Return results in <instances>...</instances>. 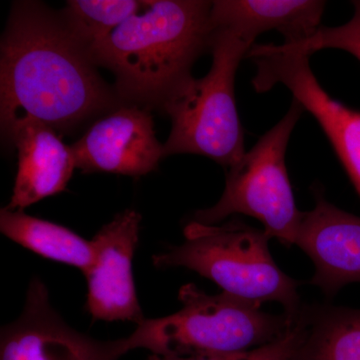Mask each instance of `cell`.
I'll return each instance as SVG.
<instances>
[{
  "label": "cell",
  "instance_id": "cell-1",
  "mask_svg": "<svg viewBox=\"0 0 360 360\" xmlns=\"http://www.w3.org/2000/svg\"><path fill=\"white\" fill-rule=\"evenodd\" d=\"M96 68L59 13L14 2L0 44L2 134L28 120L60 134L115 110L122 103Z\"/></svg>",
  "mask_w": 360,
  "mask_h": 360
},
{
  "label": "cell",
  "instance_id": "cell-2",
  "mask_svg": "<svg viewBox=\"0 0 360 360\" xmlns=\"http://www.w3.org/2000/svg\"><path fill=\"white\" fill-rule=\"evenodd\" d=\"M212 1L153 0L123 22L89 54L115 77L122 103L161 108L191 77V68L210 49Z\"/></svg>",
  "mask_w": 360,
  "mask_h": 360
},
{
  "label": "cell",
  "instance_id": "cell-3",
  "mask_svg": "<svg viewBox=\"0 0 360 360\" xmlns=\"http://www.w3.org/2000/svg\"><path fill=\"white\" fill-rule=\"evenodd\" d=\"M181 309L146 319L127 338L129 350L155 355L238 354L274 342L290 330L295 315L262 310V303L222 292L210 295L193 283L179 290Z\"/></svg>",
  "mask_w": 360,
  "mask_h": 360
},
{
  "label": "cell",
  "instance_id": "cell-4",
  "mask_svg": "<svg viewBox=\"0 0 360 360\" xmlns=\"http://www.w3.org/2000/svg\"><path fill=\"white\" fill-rule=\"evenodd\" d=\"M252 46L229 30H213L210 72L201 78H187L161 105L172 120L169 136L163 144L165 158L202 155L229 169L245 155L234 80L239 63Z\"/></svg>",
  "mask_w": 360,
  "mask_h": 360
},
{
  "label": "cell",
  "instance_id": "cell-5",
  "mask_svg": "<svg viewBox=\"0 0 360 360\" xmlns=\"http://www.w3.org/2000/svg\"><path fill=\"white\" fill-rule=\"evenodd\" d=\"M186 240L153 257L158 269L186 267L210 279L227 295L253 302H278L286 314L302 309L298 283L277 266L264 231L233 219L222 225L191 221Z\"/></svg>",
  "mask_w": 360,
  "mask_h": 360
},
{
  "label": "cell",
  "instance_id": "cell-6",
  "mask_svg": "<svg viewBox=\"0 0 360 360\" xmlns=\"http://www.w3.org/2000/svg\"><path fill=\"white\" fill-rule=\"evenodd\" d=\"M304 108L293 98L290 110L238 162L227 170L226 184L217 205L198 210L194 221L217 225L233 214L262 222L270 238L295 245L302 212L296 207L285 155Z\"/></svg>",
  "mask_w": 360,
  "mask_h": 360
},
{
  "label": "cell",
  "instance_id": "cell-7",
  "mask_svg": "<svg viewBox=\"0 0 360 360\" xmlns=\"http://www.w3.org/2000/svg\"><path fill=\"white\" fill-rule=\"evenodd\" d=\"M246 58L257 66L253 78L259 94L283 84L309 111L333 144L360 198V110L333 98L316 79L309 56L290 45H253Z\"/></svg>",
  "mask_w": 360,
  "mask_h": 360
},
{
  "label": "cell",
  "instance_id": "cell-8",
  "mask_svg": "<svg viewBox=\"0 0 360 360\" xmlns=\"http://www.w3.org/2000/svg\"><path fill=\"white\" fill-rule=\"evenodd\" d=\"M129 352L125 338L96 340L68 326L39 279L30 283L22 314L2 328L0 340V360H120Z\"/></svg>",
  "mask_w": 360,
  "mask_h": 360
},
{
  "label": "cell",
  "instance_id": "cell-9",
  "mask_svg": "<svg viewBox=\"0 0 360 360\" xmlns=\"http://www.w3.org/2000/svg\"><path fill=\"white\" fill-rule=\"evenodd\" d=\"M70 148L85 174L141 176L155 172L165 158L149 110L129 103L97 118Z\"/></svg>",
  "mask_w": 360,
  "mask_h": 360
},
{
  "label": "cell",
  "instance_id": "cell-10",
  "mask_svg": "<svg viewBox=\"0 0 360 360\" xmlns=\"http://www.w3.org/2000/svg\"><path fill=\"white\" fill-rule=\"evenodd\" d=\"M141 222L139 212L124 210L91 240L94 262L85 276L89 283L86 307L94 319L137 324L144 319L132 271Z\"/></svg>",
  "mask_w": 360,
  "mask_h": 360
},
{
  "label": "cell",
  "instance_id": "cell-11",
  "mask_svg": "<svg viewBox=\"0 0 360 360\" xmlns=\"http://www.w3.org/2000/svg\"><path fill=\"white\" fill-rule=\"evenodd\" d=\"M314 196V210L302 212L295 245L314 262L310 283L333 297L360 283V217L331 205L317 189Z\"/></svg>",
  "mask_w": 360,
  "mask_h": 360
},
{
  "label": "cell",
  "instance_id": "cell-12",
  "mask_svg": "<svg viewBox=\"0 0 360 360\" xmlns=\"http://www.w3.org/2000/svg\"><path fill=\"white\" fill-rule=\"evenodd\" d=\"M18 151V174L6 206L23 210L65 191L77 168L70 146L58 132L37 122H21L8 135Z\"/></svg>",
  "mask_w": 360,
  "mask_h": 360
},
{
  "label": "cell",
  "instance_id": "cell-13",
  "mask_svg": "<svg viewBox=\"0 0 360 360\" xmlns=\"http://www.w3.org/2000/svg\"><path fill=\"white\" fill-rule=\"evenodd\" d=\"M326 2L319 0H217L212 1V30L236 33L255 45L262 33L276 30L284 44H298L314 37L321 28Z\"/></svg>",
  "mask_w": 360,
  "mask_h": 360
},
{
  "label": "cell",
  "instance_id": "cell-14",
  "mask_svg": "<svg viewBox=\"0 0 360 360\" xmlns=\"http://www.w3.org/2000/svg\"><path fill=\"white\" fill-rule=\"evenodd\" d=\"M295 360H360V309L321 305L300 310Z\"/></svg>",
  "mask_w": 360,
  "mask_h": 360
},
{
  "label": "cell",
  "instance_id": "cell-15",
  "mask_svg": "<svg viewBox=\"0 0 360 360\" xmlns=\"http://www.w3.org/2000/svg\"><path fill=\"white\" fill-rule=\"evenodd\" d=\"M0 229L14 243L40 257L77 267L84 274L94 264L91 240L61 225L25 214L22 210L2 208Z\"/></svg>",
  "mask_w": 360,
  "mask_h": 360
},
{
  "label": "cell",
  "instance_id": "cell-16",
  "mask_svg": "<svg viewBox=\"0 0 360 360\" xmlns=\"http://www.w3.org/2000/svg\"><path fill=\"white\" fill-rule=\"evenodd\" d=\"M143 1L70 0L59 13L71 34L89 51L139 13Z\"/></svg>",
  "mask_w": 360,
  "mask_h": 360
},
{
  "label": "cell",
  "instance_id": "cell-17",
  "mask_svg": "<svg viewBox=\"0 0 360 360\" xmlns=\"http://www.w3.org/2000/svg\"><path fill=\"white\" fill-rule=\"evenodd\" d=\"M296 315L290 330L274 342L238 354L214 355H155L148 360H295L300 345V326Z\"/></svg>",
  "mask_w": 360,
  "mask_h": 360
},
{
  "label": "cell",
  "instance_id": "cell-18",
  "mask_svg": "<svg viewBox=\"0 0 360 360\" xmlns=\"http://www.w3.org/2000/svg\"><path fill=\"white\" fill-rule=\"evenodd\" d=\"M354 14L352 20L338 27H321L314 37L298 44H285L310 54L321 49H341L354 56L360 63V1L352 2Z\"/></svg>",
  "mask_w": 360,
  "mask_h": 360
}]
</instances>
